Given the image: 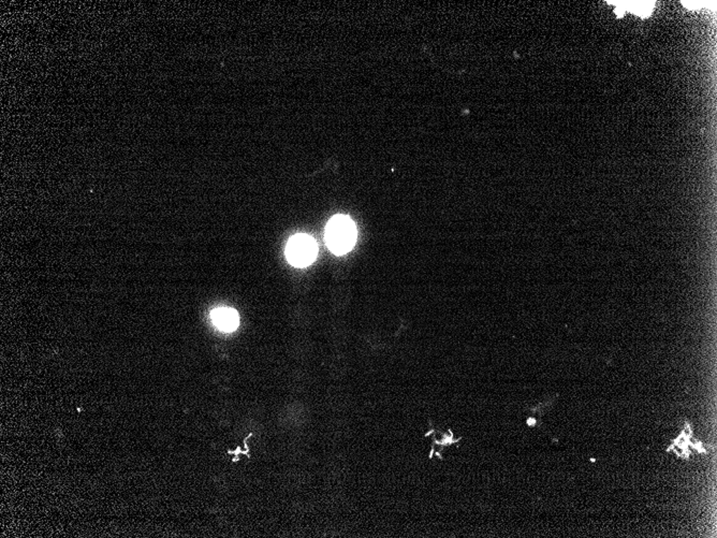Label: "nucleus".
I'll return each instance as SVG.
<instances>
[{"label": "nucleus", "mask_w": 717, "mask_h": 538, "mask_svg": "<svg viewBox=\"0 0 717 538\" xmlns=\"http://www.w3.org/2000/svg\"><path fill=\"white\" fill-rule=\"evenodd\" d=\"M356 226L346 216H335L330 220L325 230L327 246L337 255L347 253L356 242Z\"/></svg>", "instance_id": "f257e3e1"}, {"label": "nucleus", "mask_w": 717, "mask_h": 538, "mask_svg": "<svg viewBox=\"0 0 717 538\" xmlns=\"http://www.w3.org/2000/svg\"><path fill=\"white\" fill-rule=\"evenodd\" d=\"M286 255L294 267H306L316 258V242L312 237L306 234L294 236L288 243Z\"/></svg>", "instance_id": "f03ea898"}, {"label": "nucleus", "mask_w": 717, "mask_h": 538, "mask_svg": "<svg viewBox=\"0 0 717 538\" xmlns=\"http://www.w3.org/2000/svg\"><path fill=\"white\" fill-rule=\"evenodd\" d=\"M212 317L215 325L224 331H231L238 325V314L231 309H217L214 311Z\"/></svg>", "instance_id": "7ed1b4c3"}, {"label": "nucleus", "mask_w": 717, "mask_h": 538, "mask_svg": "<svg viewBox=\"0 0 717 538\" xmlns=\"http://www.w3.org/2000/svg\"><path fill=\"white\" fill-rule=\"evenodd\" d=\"M285 484L290 490H299L304 484V477L299 470H294L285 476Z\"/></svg>", "instance_id": "20e7f679"}]
</instances>
